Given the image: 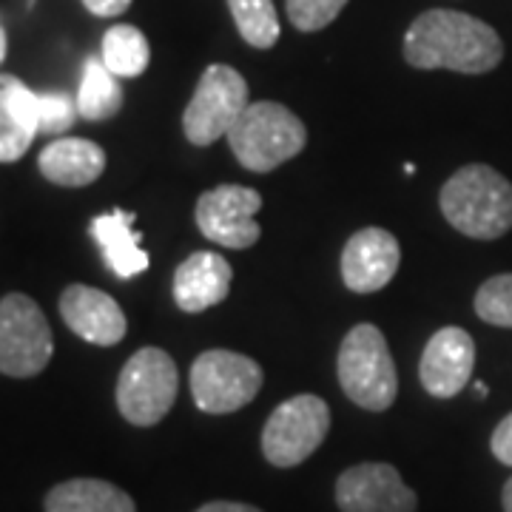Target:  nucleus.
Instances as JSON below:
<instances>
[{
  "instance_id": "1",
  "label": "nucleus",
  "mask_w": 512,
  "mask_h": 512,
  "mask_svg": "<svg viewBox=\"0 0 512 512\" xmlns=\"http://www.w3.org/2000/svg\"><path fill=\"white\" fill-rule=\"evenodd\" d=\"M404 60L413 69L487 74L504 60V43L490 23L456 9H427L404 35Z\"/></svg>"
},
{
  "instance_id": "2",
  "label": "nucleus",
  "mask_w": 512,
  "mask_h": 512,
  "mask_svg": "<svg viewBox=\"0 0 512 512\" xmlns=\"http://www.w3.org/2000/svg\"><path fill=\"white\" fill-rule=\"evenodd\" d=\"M444 220L470 239H501L512 228V183L490 165H464L439 194Z\"/></svg>"
},
{
  "instance_id": "3",
  "label": "nucleus",
  "mask_w": 512,
  "mask_h": 512,
  "mask_svg": "<svg viewBox=\"0 0 512 512\" xmlns=\"http://www.w3.org/2000/svg\"><path fill=\"white\" fill-rule=\"evenodd\" d=\"M308 143V128L288 106L274 100L248 103L228 131V146L242 168L254 174H271L293 160Z\"/></svg>"
},
{
  "instance_id": "4",
  "label": "nucleus",
  "mask_w": 512,
  "mask_h": 512,
  "mask_svg": "<svg viewBox=\"0 0 512 512\" xmlns=\"http://www.w3.org/2000/svg\"><path fill=\"white\" fill-rule=\"evenodd\" d=\"M336 373L345 396L362 410L382 413L396 402L399 393L396 362L387 348L384 333L376 325H356L348 330L339 348Z\"/></svg>"
},
{
  "instance_id": "5",
  "label": "nucleus",
  "mask_w": 512,
  "mask_h": 512,
  "mask_svg": "<svg viewBox=\"0 0 512 512\" xmlns=\"http://www.w3.org/2000/svg\"><path fill=\"white\" fill-rule=\"evenodd\" d=\"M180 373L163 348H140L117 379V410L134 427H154L171 413Z\"/></svg>"
},
{
  "instance_id": "6",
  "label": "nucleus",
  "mask_w": 512,
  "mask_h": 512,
  "mask_svg": "<svg viewBox=\"0 0 512 512\" xmlns=\"http://www.w3.org/2000/svg\"><path fill=\"white\" fill-rule=\"evenodd\" d=\"M55 339L46 313L26 293L0 302V370L9 379H32L52 362Z\"/></svg>"
},
{
  "instance_id": "7",
  "label": "nucleus",
  "mask_w": 512,
  "mask_h": 512,
  "mask_svg": "<svg viewBox=\"0 0 512 512\" xmlns=\"http://www.w3.org/2000/svg\"><path fill=\"white\" fill-rule=\"evenodd\" d=\"M262 367L234 350H205L191 365V396L202 413H237L262 390Z\"/></svg>"
},
{
  "instance_id": "8",
  "label": "nucleus",
  "mask_w": 512,
  "mask_h": 512,
  "mask_svg": "<svg viewBox=\"0 0 512 512\" xmlns=\"http://www.w3.org/2000/svg\"><path fill=\"white\" fill-rule=\"evenodd\" d=\"M248 103V83L234 66H208L191 103L185 106L183 131L188 143L205 148L217 143L220 137H228V131L239 120V114L248 109Z\"/></svg>"
},
{
  "instance_id": "9",
  "label": "nucleus",
  "mask_w": 512,
  "mask_h": 512,
  "mask_svg": "<svg viewBox=\"0 0 512 512\" xmlns=\"http://www.w3.org/2000/svg\"><path fill=\"white\" fill-rule=\"evenodd\" d=\"M330 433V407L322 396L302 393L282 402L265 421L262 456L274 467H296L322 447Z\"/></svg>"
},
{
  "instance_id": "10",
  "label": "nucleus",
  "mask_w": 512,
  "mask_h": 512,
  "mask_svg": "<svg viewBox=\"0 0 512 512\" xmlns=\"http://www.w3.org/2000/svg\"><path fill=\"white\" fill-rule=\"evenodd\" d=\"M262 211V194L248 185H217L197 200L194 220L202 237L222 248L245 251L259 239L256 214Z\"/></svg>"
},
{
  "instance_id": "11",
  "label": "nucleus",
  "mask_w": 512,
  "mask_h": 512,
  "mask_svg": "<svg viewBox=\"0 0 512 512\" xmlns=\"http://www.w3.org/2000/svg\"><path fill=\"white\" fill-rule=\"evenodd\" d=\"M336 504L342 512H416L419 498L393 464L365 461L339 476Z\"/></svg>"
},
{
  "instance_id": "12",
  "label": "nucleus",
  "mask_w": 512,
  "mask_h": 512,
  "mask_svg": "<svg viewBox=\"0 0 512 512\" xmlns=\"http://www.w3.org/2000/svg\"><path fill=\"white\" fill-rule=\"evenodd\" d=\"M476 367V342L464 328H441L430 336L421 353L419 379L421 387L433 399H453L458 396Z\"/></svg>"
},
{
  "instance_id": "13",
  "label": "nucleus",
  "mask_w": 512,
  "mask_h": 512,
  "mask_svg": "<svg viewBox=\"0 0 512 512\" xmlns=\"http://www.w3.org/2000/svg\"><path fill=\"white\" fill-rule=\"evenodd\" d=\"M399 239L384 228H362L342 251V279L353 293H376L390 285L399 271Z\"/></svg>"
},
{
  "instance_id": "14",
  "label": "nucleus",
  "mask_w": 512,
  "mask_h": 512,
  "mask_svg": "<svg viewBox=\"0 0 512 512\" xmlns=\"http://www.w3.org/2000/svg\"><path fill=\"white\" fill-rule=\"evenodd\" d=\"M60 316L80 339L111 348L123 342L128 322L117 299L92 285H69L60 296Z\"/></svg>"
},
{
  "instance_id": "15",
  "label": "nucleus",
  "mask_w": 512,
  "mask_h": 512,
  "mask_svg": "<svg viewBox=\"0 0 512 512\" xmlns=\"http://www.w3.org/2000/svg\"><path fill=\"white\" fill-rule=\"evenodd\" d=\"M234 271L214 251H194L174 274V302L185 313H202L228 299Z\"/></svg>"
},
{
  "instance_id": "16",
  "label": "nucleus",
  "mask_w": 512,
  "mask_h": 512,
  "mask_svg": "<svg viewBox=\"0 0 512 512\" xmlns=\"http://www.w3.org/2000/svg\"><path fill=\"white\" fill-rule=\"evenodd\" d=\"M40 134L37 94L15 74L0 77V160H20Z\"/></svg>"
},
{
  "instance_id": "17",
  "label": "nucleus",
  "mask_w": 512,
  "mask_h": 512,
  "mask_svg": "<svg viewBox=\"0 0 512 512\" xmlns=\"http://www.w3.org/2000/svg\"><path fill=\"white\" fill-rule=\"evenodd\" d=\"M37 168L60 188H86L106 171V151L83 137H60L40 151Z\"/></svg>"
},
{
  "instance_id": "18",
  "label": "nucleus",
  "mask_w": 512,
  "mask_h": 512,
  "mask_svg": "<svg viewBox=\"0 0 512 512\" xmlns=\"http://www.w3.org/2000/svg\"><path fill=\"white\" fill-rule=\"evenodd\" d=\"M134 222H137V214L123 211V208H114L109 214H100L92 222V237L97 239L100 251L106 256V265L120 279H131V276L143 274L151 265V256L140 248L143 234L134 231Z\"/></svg>"
},
{
  "instance_id": "19",
  "label": "nucleus",
  "mask_w": 512,
  "mask_h": 512,
  "mask_svg": "<svg viewBox=\"0 0 512 512\" xmlns=\"http://www.w3.org/2000/svg\"><path fill=\"white\" fill-rule=\"evenodd\" d=\"M46 512H137L131 495L103 478H72L49 490Z\"/></svg>"
},
{
  "instance_id": "20",
  "label": "nucleus",
  "mask_w": 512,
  "mask_h": 512,
  "mask_svg": "<svg viewBox=\"0 0 512 512\" xmlns=\"http://www.w3.org/2000/svg\"><path fill=\"white\" fill-rule=\"evenodd\" d=\"M123 109V86L120 77L109 72L103 57H89L83 74H80V89H77V111L89 123H103L117 117Z\"/></svg>"
},
{
  "instance_id": "21",
  "label": "nucleus",
  "mask_w": 512,
  "mask_h": 512,
  "mask_svg": "<svg viewBox=\"0 0 512 512\" xmlns=\"http://www.w3.org/2000/svg\"><path fill=\"white\" fill-rule=\"evenodd\" d=\"M100 57L120 80H134L146 72L151 63V46L148 37L131 26V23H117L103 35V46H100Z\"/></svg>"
},
{
  "instance_id": "22",
  "label": "nucleus",
  "mask_w": 512,
  "mask_h": 512,
  "mask_svg": "<svg viewBox=\"0 0 512 512\" xmlns=\"http://www.w3.org/2000/svg\"><path fill=\"white\" fill-rule=\"evenodd\" d=\"M239 35L254 49H271L279 40V15L274 0H228Z\"/></svg>"
},
{
  "instance_id": "23",
  "label": "nucleus",
  "mask_w": 512,
  "mask_h": 512,
  "mask_svg": "<svg viewBox=\"0 0 512 512\" xmlns=\"http://www.w3.org/2000/svg\"><path fill=\"white\" fill-rule=\"evenodd\" d=\"M476 313L495 328H512V274L490 276L476 293Z\"/></svg>"
},
{
  "instance_id": "24",
  "label": "nucleus",
  "mask_w": 512,
  "mask_h": 512,
  "mask_svg": "<svg viewBox=\"0 0 512 512\" xmlns=\"http://www.w3.org/2000/svg\"><path fill=\"white\" fill-rule=\"evenodd\" d=\"M348 0H285V12L293 29L299 32H322L333 20L342 15Z\"/></svg>"
},
{
  "instance_id": "25",
  "label": "nucleus",
  "mask_w": 512,
  "mask_h": 512,
  "mask_svg": "<svg viewBox=\"0 0 512 512\" xmlns=\"http://www.w3.org/2000/svg\"><path fill=\"white\" fill-rule=\"evenodd\" d=\"M40 131L43 134H66L80 117L77 111V97H69L66 92H40Z\"/></svg>"
},
{
  "instance_id": "26",
  "label": "nucleus",
  "mask_w": 512,
  "mask_h": 512,
  "mask_svg": "<svg viewBox=\"0 0 512 512\" xmlns=\"http://www.w3.org/2000/svg\"><path fill=\"white\" fill-rule=\"evenodd\" d=\"M490 450H493V456L501 461V464H507L512 467V413L507 419L501 421L498 427H495L493 441H490Z\"/></svg>"
},
{
  "instance_id": "27",
  "label": "nucleus",
  "mask_w": 512,
  "mask_h": 512,
  "mask_svg": "<svg viewBox=\"0 0 512 512\" xmlns=\"http://www.w3.org/2000/svg\"><path fill=\"white\" fill-rule=\"evenodd\" d=\"M83 6L94 18H117L131 6V0H83Z\"/></svg>"
},
{
  "instance_id": "28",
  "label": "nucleus",
  "mask_w": 512,
  "mask_h": 512,
  "mask_svg": "<svg viewBox=\"0 0 512 512\" xmlns=\"http://www.w3.org/2000/svg\"><path fill=\"white\" fill-rule=\"evenodd\" d=\"M197 512H262L251 507V504H239V501H211V504H202Z\"/></svg>"
},
{
  "instance_id": "29",
  "label": "nucleus",
  "mask_w": 512,
  "mask_h": 512,
  "mask_svg": "<svg viewBox=\"0 0 512 512\" xmlns=\"http://www.w3.org/2000/svg\"><path fill=\"white\" fill-rule=\"evenodd\" d=\"M501 501H504V512H512V478L504 484V493H501Z\"/></svg>"
},
{
  "instance_id": "30",
  "label": "nucleus",
  "mask_w": 512,
  "mask_h": 512,
  "mask_svg": "<svg viewBox=\"0 0 512 512\" xmlns=\"http://www.w3.org/2000/svg\"><path fill=\"white\" fill-rule=\"evenodd\" d=\"M9 55V35H6V26L0 29V60H6Z\"/></svg>"
},
{
  "instance_id": "31",
  "label": "nucleus",
  "mask_w": 512,
  "mask_h": 512,
  "mask_svg": "<svg viewBox=\"0 0 512 512\" xmlns=\"http://www.w3.org/2000/svg\"><path fill=\"white\" fill-rule=\"evenodd\" d=\"M476 393H478V396H481V399H484V396H487V384L476 382Z\"/></svg>"
}]
</instances>
